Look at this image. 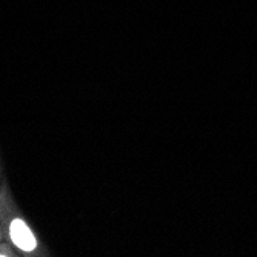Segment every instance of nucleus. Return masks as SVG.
<instances>
[{
    "mask_svg": "<svg viewBox=\"0 0 257 257\" xmlns=\"http://www.w3.org/2000/svg\"><path fill=\"white\" fill-rule=\"evenodd\" d=\"M10 234H11L13 242L23 251H33L37 245L36 237L33 236L31 229L27 226L25 222L20 220V219L13 220V223L10 226Z\"/></svg>",
    "mask_w": 257,
    "mask_h": 257,
    "instance_id": "obj_1",
    "label": "nucleus"
}]
</instances>
